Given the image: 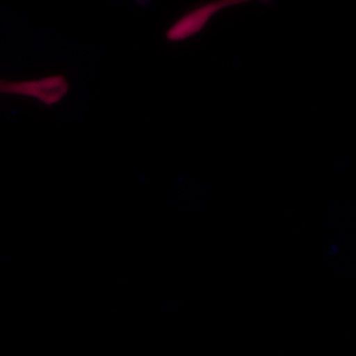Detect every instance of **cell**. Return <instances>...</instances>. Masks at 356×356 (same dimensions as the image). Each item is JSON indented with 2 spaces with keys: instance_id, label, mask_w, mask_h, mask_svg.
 <instances>
[{
  "instance_id": "7a4b0ae2",
  "label": "cell",
  "mask_w": 356,
  "mask_h": 356,
  "mask_svg": "<svg viewBox=\"0 0 356 356\" xmlns=\"http://www.w3.org/2000/svg\"><path fill=\"white\" fill-rule=\"evenodd\" d=\"M250 1H252V0H216V1H210V3H206L204 6L191 11L189 17H191V23L197 28H204L214 17V15H216V13H220L226 8H229V7H235V6L250 3Z\"/></svg>"
},
{
  "instance_id": "6da1fadb",
  "label": "cell",
  "mask_w": 356,
  "mask_h": 356,
  "mask_svg": "<svg viewBox=\"0 0 356 356\" xmlns=\"http://www.w3.org/2000/svg\"><path fill=\"white\" fill-rule=\"evenodd\" d=\"M69 91V82L64 76H48L26 81H10L0 78V95L23 97L53 106L61 102Z\"/></svg>"
}]
</instances>
